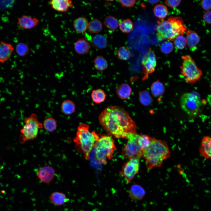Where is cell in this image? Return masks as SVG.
Instances as JSON below:
<instances>
[{"instance_id": "1", "label": "cell", "mask_w": 211, "mask_h": 211, "mask_svg": "<svg viewBox=\"0 0 211 211\" xmlns=\"http://www.w3.org/2000/svg\"><path fill=\"white\" fill-rule=\"evenodd\" d=\"M99 122L109 135L116 138H126L128 134L137 133L135 122L123 108L109 106L98 116Z\"/></svg>"}, {"instance_id": "2", "label": "cell", "mask_w": 211, "mask_h": 211, "mask_svg": "<svg viewBox=\"0 0 211 211\" xmlns=\"http://www.w3.org/2000/svg\"><path fill=\"white\" fill-rule=\"evenodd\" d=\"M171 155L166 142L154 137L149 146L143 150L142 157L145 160L147 169L149 170L161 166L164 161Z\"/></svg>"}, {"instance_id": "3", "label": "cell", "mask_w": 211, "mask_h": 211, "mask_svg": "<svg viewBox=\"0 0 211 211\" xmlns=\"http://www.w3.org/2000/svg\"><path fill=\"white\" fill-rule=\"evenodd\" d=\"M157 36L159 40H173L177 36L183 35L187 30L183 19L180 17L171 16L167 20L157 21Z\"/></svg>"}, {"instance_id": "4", "label": "cell", "mask_w": 211, "mask_h": 211, "mask_svg": "<svg viewBox=\"0 0 211 211\" xmlns=\"http://www.w3.org/2000/svg\"><path fill=\"white\" fill-rule=\"evenodd\" d=\"M74 139L77 150L83 154L86 159H89V155L100 137L95 131L90 132L89 126L86 124H80Z\"/></svg>"}, {"instance_id": "5", "label": "cell", "mask_w": 211, "mask_h": 211, "mask_svg": "<svg viewBox=\"0 0 211 211\" xmlns=\"http://www.w3.org/2000/svg\"><path fill=\"white\" fill-rule=\"evenodd\" d=\"M94 147L96 159L103 164L112 158L114 151L116 149L114 140L108 135L100 137Z\"/></svg>"}, {"instance_id": "6", "label": "cell", "mask_w": 211, "mask_h": 211, "mask_svg": "<svg viewBox=\"0 0 211 211\" xmlns=\"http://www.w3.org/2000/svg\"><path fill=\"white\" fill-rule=\"evenodd\" d=\"M182 63L180 67L181 73L185 81L193 84L201 78L202 73L193 59L189 55L182 56Z\"/></svg>"}, {"instance_id": "7", "label": "cell", "mask_w": 211, "mask_h": 211, "mask_svg": "<svg viewBox=\"0 0 211 211\" xmlns=\"http://www.w3.org/2000/svg\"><path fill=\"white\" fill-rule=\"evenodd\" d=\"M25 125L21 130L19 142L21 144L35 138L37 136L39 129L42 128V123L39 122L37 115L31 114L24 121Z\"/></svg>"}, {"instance_id": "8", "label": "cell", "mask_w": 211, "mask_h": 211, "mask_svg": "<svg viewBox=\"0 0 211 211\" xmlns=\"http://www.w3.org/2000/svg\"><path fill=\"white\" fill-rule=\"evenodd\" d=\"M201 103L199 95L195 92L185 93L180 99L181 108L190 116H195L198 113Z\"/></svg>"}, {"instance_id": "9", "label": "cell", "mask_w": 211, "mask_h": 211, "mask_svg": "<svg viewBox=\"0 0 211 211\" xmlns=\"http://www.w3.org/2000/svg\"><path fill=\"white\" fill-rule=\"evenodd\" d=\"M139 134L130 133L126 138L127 139L126 143L122 149L121 155L124 158L130 159L134 158L140 159L142 157L143 149L138 142Z\"/></svg>"}, {"instance_id": "10", "label": "cell", "mask_w": 211, "mask_h": 211, "mask_svg": "<svg viewBox=\"0 0 211 211\" xmlns=\"http://www.w3.org/2000/svg\"><path fill=\"white\" fill-rule=\"evenodd\" d=\"M139 159L138 158L130 159L123 166L120 173L124 177L127 184L130 183L138 173L139 169Z\"/></svg>"}, {"instance_id": "11", "label": "cell", "mask_w": 211, "mask_h": 211, "mask_svg": "<svg viewBox=\"0 0 211 211\" xmlns=\"http://www.w3.org/2000/svg\"><path fill=\"white\" fill-rule=\"evenodd\" d=\"M144 73L146 76L154 72L156 64V56L153 50L150 48L147 55L142 61Z\"/></svg>"}, {"instance_id": "12", "label": "cell", "mask_w": 211, "mask_h": 211, "mask_svg": "<svg viewBox=\"0 0 211 211\" xmlns=\"http://www.w3.org/2000/svg\"><path fill=\"white\" fill-rule=\"evenodd\" d=\"M38 178L42 182L49 183L54 178L55 175L54 169L50 166H46L40 168L36 172Z\"/></svg>"}, {"instance_id": "13", "label": "cell", "mask_w": 211, "mask_h": 211, "mask_svg": "<svg viewBox=\"0 0 211 211\" xmlns=\"http://www.w3.org/2000/svg\"><path fill=\"white\" fill-rule=\"evenodd\" d=\"M199 153L204 157L211 159V134L204 137L199 149Z\"/></svg>"}, {"instance_id": "14", "label": "cell", "mask_w": 211, "mask_h": 211, "mask_svg": "<svg viewBox=\"0 0 211 211\" xmlns=\"http://www.w3.org/2000/svg\"><path fill=\"white\" fill-rule=\"evenodd\" d=\"M49 4L55 10L63 12L68 11L73 6L72 1L70 0H52L50 1Z\"/></svg>"}, {"instance_id": "15", "label": "cell", "mask_w": 211, "mask_h": 211, "mask_svg": "<svg viewBox=\"0 0 211 211\" xmlns=\"http://www.w3.org/2000/svg\"><path fill=\"white\" fill-rule=\"evenodd\" d=\"M39 22L37 18L23 15L18 18L17 24L22 28L29 29L37 25Z\"/></svg>"}, {"instance_id": "16", "label": "cell", "mask_w": 211, "mask_h": 211, "mask_svg": "<svg viewBox=\"0 0 211 211\" xmlns=\"http://www.w3.org/2000/svg\"><path fill=\"white\" fill-rule=\"evenodd\" d=\"M13 50L12 45L3 41L0 42V63H3L11 57Z\"/></svg>"}, {"instance_id": "17", "label": "cell", "mask_w": 211, "mask_h": 211, "mask_svg": "<svg viewBox=\"0 0 211 211\" xmlns=\"http://www.w3.org/2000/svg\"><path fill=\"white\" fill-rule=\"evenodd\" d=\"M91 47L90 43L86 39L81 38L74 43V49L75 52L79 55H84L89 51Z\"/></svg>"}, {"instance_id": "18", "label": "cell", "mask_w": 211, "mask_h": 211, "mask_svg": "<svg viewBox=\"0 0 211 211\" xmlns=\"http://www.w3.org/2000/svg\"><path fill=\"white\" fill-rule=\"evenodd\" d=\"M186 44L190 50L194 51L196 48V46L199 43L200 38L195 31L189 30L186 32Z\"/></svg>"}, {"instance_id": "19", "label": "cell", "mask_w": 211, "mask_h": 211, "mask_svg": "<svg viewBox=\"0 0 211 211\" xmlns=\"http://www.w3.org/2000/svg\"><path fill=\"white\" fill-rule=\"evenodd\" d=\"M145 194V191L143 188L138 184H134L131 187L129 191L130 197L133 200H140Z\"/></svg>"}, {"instance_id": "20", "label": "cell", "mask_w": 211, "mask_h": 211, "mask_svg": "<svg viewBox=\"0 0 211 211\" xmlns=\"http://www.w3.org/2000/svg\"><path fill=\"white\" fill-rule=\"evenodd\" d=\"M89 23L86 18L84 17H79L74 21L73 26L75 31L79 33H85L88 29Z\"/></svg>"}, {"instance_id": "21", "label": "cell", "mask_w": 211, "mask_h": 211, "mask_svg": "<svg viewBox=\"0 0 211 211\" xmlns=\"http://www.w3.org/2000/svg\"><path fill=\"white\" fill-rule=\"evenodd\" d=\"M50 200L52 203L57 206L62 205L69 200L64 194L57 191L53 192L50 194Z\"/></svg>"}, {"instance_id": "22", "label": "cell", "mask_w": 211, "mask_h": 211, "mask_svg": "<svg viewBox=\"0 0 211 211\" xmlns=\"http://www.w3.org/2000/svg\"><path fill=\"white\" fill-rule=\"evenodd\" d=\"M132 91L131 88L128 84L122 83L118 86L116 90V93L120 98L125 99L130 96Z\"/></svg>"}, {"instance_id": "23", "label": "cell", "mask_w": 211, "mask_h": 211, "mask_svg": "<svg viewBox=\"0 0 211 211\" xmlns=\"http://www.w3.org/2000/svg\"><path fill=\"white\" fill-rule=\"evenodd\" d=\"M61 108L62 112L64 114L69 115L75 112V105L73 101L69 99H67L62 103Z\"/></svg>"}, {"instance_id": "24", "label": "cell", "mask_w": 211, "mask_h": 211, "mask_svg": "<svg viewBox=\"0 0 211 211\" xmlns=\"http://www.w3.org/2000/svg\"><path fill=\"white\" fill-rule=\"evenodd\" d=\"M106 96L104 91L100 89L93 90L91 95L93 101L97 103H101L104 101Z\"/></svg>"}, {"instance_id": "25", "label": "cell", "mask_w": 211, "mask_h": 211, "mask_svg": "<svg viewBox=\"0 0 211 211\" xmlns=\"http://www.w3.org/2000/svg\"><path fill=\"white\" fill-rule=\"evenodd\" d=\"M165 87L161 82L157 81L152 83L151 86V90L153 95L158 97L162 95L164 93Z\"/></svg>"}, {"instance_id": "26", "label": "cell", "mask_w": 211, "mask_h": 211, "mask_svg": "<svg viewBox=\"0 0 211 211\" xmlns=\"http://www.w3.org/2000/svg\"><path fill=\"white\" fill-rule=\"evenodd\" d=\"M118 20L114 17L109 16L106 17L104 21L105 26L108 29L114 30L116 29L119 25Z\"/></svg>"}, {"instance_id": "27", "label": "cell", "mask_w": 211, "mask_h": 211, "mask_svg": "<svg viewBox=\"0 0 211 211\" xmlns=\"http://www.w3.org/2000/svg\"><path fill=\"white\" fill-rule=\"evenodd\" d=\"M89 31L92 33H97L100 32L103 29L101 22L99 20L95 19L91 21L89 23Z\"/></svg>"}, {"instance_id": "28", "label": "cell", "mask_w": 211, "mask_h": 211, "mask_svg": "<svg viewBox=\"0 0 211 211\" xmlns=\"http://www.w3.org/2000/svg\"><path fill=\"white\" fill-rule=\"evenodd\" d=\"M92 41L95 46L99 49L104 48L107 45V41L106 38L101 34H97L95 35Z\"/></svg>"}, {"instance_id": "29", "label": "cell", "mask_w": 211, "mask_h": 211, "mask_svg": "<svg viewBox=\"0 0 211 211\" xmlns=\"http://www.w3.org/2000/svg\"><path fill=\"white\" fill-rule=\"evenodd\" d=\"M153 12L155 16L161 19L165 18L168 13L167 7L163 4L156 6L153 9Z\"/></svg>"}, {"instance_id": "30", "label": "cell", "mask_w": 211, "mask_h": 211, "mask_svg": "<svg viewBox=\"0 0 211 211\" xmlns=\"http://www.w3.org/2000/svg\"><path fill=\"white\" fill-rule=\"evenodd\" d=\"M94 66L96 69L99 71H103L108 67V64L105 58L101 56H98L93 61Z\"/></svg>"}, {"instance_id": "31", "label": "cell", "mask_w": 211, "mask_h": 211, "mask_svg": "<svg viewBox=\"0 0 211 211\" xmlns=\"http://www.w3.org/2000/svg\"><path fill=\"white\" fill-rule=\"evenodd\" d=\"M120 30L123 33H129L133 28V23L129 18H126L121 21L119 25Z\"/></svg>"}, {"instance_id": "32", "label": "cell", "mask_w": 211, "mask_h": 211, "mask_svg": "<svg viewBox=\"0 0 211 211\" xmlns=\"http://www.w3.org/2000/svg\"><path fill=\"white\" fill-rule=\"evenodd\" d=\"M117 55L119 59L127 61L130 59L131 56V52L127 47L125 46H121L118 49Z\"/></svg>"}, {"instance_id": "33", "label": "cell", "mask_w": 211, "mask_h": 211, "mask_svg": "<svg viewBox=\"0 0 211 211\" xmlns=\"http://www.w3.org/2000/svg\"><path fill=\"white\" fill-rule=\"evenodd\" d=\"M43 126L47 131L53 132L55 130L57 127L56 121L52 117L47 118L44 120L43 122Z\"/></svg>"}, {"instance_id": "34", "label": "cell", "mask_w": 211, "mask_h": 211, "mask_svg": "<svg viewBox=\"0 0 211 211\" xmlns=\"http://www.w3.org/2000/svg\"><path fill=\"white\" fill-rule=\"evenodd\" d=\"M15 50L17 54L21 57H24L27 55L30 51L28 45L22 42H19L17 44Z\"/></svg>"}, {"instance_id": "35", "label": "cell", "mask_w": 211, "mask_h": 211, "mask_svg": "<svg viewBox=\"0 0 211 211\" xmlns=\"http://www.w3.org/2000/svg\"><path fill=\"white\" fill-rule=\"evenodd\" d=\"M154 138L146 135H139L138 142L141 148L143 150L147 147Z\"/></svg>"}, {"instance_id": "36", "label": "cell", "mask_w": 211, "mask_h": 211, "mask_svg": "<svg viewBox=\"0 0 211 211\" xmlns=\"http://www.w3.org/2000/svg\"><path fill=\"white\" fill-rule=\"evenodd\" d=\"M139 99L141 103L145 106L149 105L152 103V99L149 92L144 91L139 93Z\"/></svg>"}, {"instance_id": "37", "label": "cell", "mask_w": 211, "mask_h": 211, "mask_svg": "<svg viewBox=\"0 0 211 211\" xmlns=\"http://www.w3.org/2000/svg\"><path fill=\"white\" fill-rule=\"evenodd\" d=\"M173 41L175 48L176 49H183L187 44L186 38L182 35L177 36Z\"/></svg>"}, {"instance_id": "38", "label": "cell", "mask_w": 211, "mask_h": 211, "mask_svg": "<svg viewBox=\"0 0 211 211\" xmlns=\"http://www.w3.org/2000/svg\"><path fill=\"white\" fill-rule=\"evenodd\" d=\"M160 49L162 52L165 54L170 53L173 50V45L169 41H165L161 44Z\"/></svg>"}, {"instance_id": "39", "label": "cell", "mask_w": 211, "mask_h": 211, "mask_svg": "<svg viewBox=\"0 0 211 211\" xmlns=\"http://www.w3.org/2000/svg\"><path fill=\"white\" fill-rule=\"evenodd\" d=\"M202 8L207 11H210L211 9V0H204L200 2Z\"/></svg>"}, {"instance_id": "40", "label": "cell", "mask_w": 211, "mask_h": 211, "mask_svg": "<svg viewBox=\"0 0 211 211\" xmlns=\"http://www.w3.org/2000/svg\"><path fill=\"white\" fill-rule=\"evenodd\" d=\"M135 0H120V2L123 7H130L133 6L135 3Z\"/></svg>"}, {"instance_id": "41", "label": "cell", "mask_w": 211, "mask_h": 211, "mask_svg": "<svg viewBox=\"0 0 211 211\" xmlns=\"http://www.w3.org/2000/svg\"><path fill=\"white\" fill-rule=\"evenodd\" d=\"M181 2V0H166L165 4L170 7L174 8L178 6Z\"/></svg>"}, {"instance_id": "42", "label": "cell", "mask_w": 211, "mask_h": 211, "mask_svg": "<svg viewBox=\"0 0 211 211\" xmlns=\"http://www.w3.org/2000/svg\"><path fill=\"white\" fill-rule=\"evenodd\" d=\"M203 18L208 24H211V11H207L203 15Z\"/></svg>"}, {"instance_id": "43", "label": "cell", "mask_w": 211, "mask_h": 211, "mask_svg": "<svg viewBox=\"0 0 211 211\" xmlns=\"http://www.w3.org/2000/svg\"><path fill=\"white\" fill-rule=\"evenodd\" d=\"M148 3L151 4H154L157 3L159 0H148L147 1Z\"/></svg>"}, {"instance_id": "44", "label": "cell", "mask_w": 211, "mask_h": 211, "mask_svg": "<svg viewBox=\"0 0 211 211\" xmlns=\"http://www.w3.org/2000/svg\"><path fill=\"white\" fill-rule=\"evenodd\" d=\"M172 211L170 210V211Z\"/></svg>"}, {"instance_id": "45", "label": "cell", "mask_w": 211, "mask_h": 211, "mask_svg": "<svg viewBox=\"0 0 211 211\" xmlns=\"http://www.w3.org/2000/svg\"></svg>"}]
</instances>
